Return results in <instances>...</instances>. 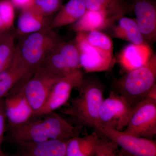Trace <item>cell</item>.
Instances as JSON below:
<instances>
[{"label": "cell", "mask_w": 156, "mask_h": 156, "mask_svg": "<svg viewBox=\"0 0 156 156\" xmlns=\"http://www.w3.org/2000/svg\"><path fill=\"white\" fill-rule=\"evenodd\" d=\"M145 98L156 100V84H155L151 88Z\"/></svg>", "instance_id": "cell-30"}, {"label": "cell", "mask_w": 156, "mask_h": 156, "mask_svg": "<svg viewBox=\"0 0 156 156\" xmlns=\"http://www.w3.org/2000/svg\"><path fill=\"white\" fill-rule=\"evenodd\" d=\"M14 7L22 9H25L34 0H10Z\"/></svg>", "instance_id": "cell-29"}, {"label": "cell", "mask_w": 156, "mask_h": 156, "mask_svg": "<svg viewBox=\"0 0 156 156\" xmlns=\"http://www.w3.org/2000/svg\"><path fill=\"white\" fill-rule=\"evenodd\" d=\"M60 78L39 66L23 85L24 95L34 112V118L43 109L52 87Z\"/></svg>", "instance_id": "cell-7"}, {"label": "cell", "mask_w": 156, "mask_h": 156, "mask_svg": "<svg viewBox=\"0 0 156 156\" xmlns=\"http://www.w3.org/2000/svg\"><path fill=\"white\" fill-rule=\"evenodd\" d=\"M5 32L6 31H4V30H3L2 26V23H1V21H0V34L3 33Z\"/></svg>", "instance_id": "cell-31"}, {"label": "cell", "mask_w": 156, "mask_h": 156, "mask_svg": "<svg viewBox=\"0 0 156 156\" xmlns=\"http://www.w3.org/2000/svg\"><path fill=\"white\" fill-rule=\"evenodd\" d=\"M14 6L10 0L0 1V21L5 31L14 29Z\"/></svg>", "instance_id": "cell-27"}, {"label": "cell", "mask_w": 156, "mask_h": 156, "mask_svg": "<svg viewBox=\"0 0 156 156\" xmlns=\"http://www.w3.org/2000/svg\"><path fill=\"white\" fill-rule=\"evenodd\" d=\"M154 54L152 49L147 43L130 44L121 51L118 61L126 71H130L145 65Z\"/></svg>", "instance_id": "cell-14"}, {"label": "cell", "mask_w": 156, "mask_h": 156, "mask_svg": "<svg viewBox=\"0 0 156 156\" xmlns=\"http://www.w3.org/2000/svg\"><path fill=\"white\" fill-rule=\"evenodd\" d=\"M0 1H1V0H0Z\"/></svg>", "instance_id": "cell-34"}, {"label": "cell", "mask_w": 156, "mask_h": 156, "mask_svg": "<svg viewBox=\"0 0 156 156\" xmlns=\"http://www.w3.org/2000/svg\"><path fill=\"white\" fill-rule=\"evenodd\" d=\"M156 55L154 54L145 65L127 72L115 80L113 86L116 93L124 97L132 107L141 101L156 84Z\"/></svg>", "instance_id": "cell-4"}, {"label": "cell", "mask_w": 156, "mask_h": 156, "mask_svg": "<svg viewBox=\"0 0 156 156\" xmlns=\"http://www.w3.org/2000/svg\"><path fill=\"white\" fill-rule=\"evenodd\" d=\"M85 0H69L59 9L53 19L49 28L51 30L74 23L87 11Z\"/></svg>", "instance_id": "cell-18"}, {"label": "cell", "mask_w": 156, "mask_h": 156, "mask_svg": "<svg viewBox=\"0 0 156 156\" xmlns=\"http://www.w3.org/2000/svg\"><path fill=\"white\" fill-rule=\"evenodd\" d=\"M25 82L17 85L3 98L6 119L11 128L22 126L34 118L33 109L23 90Z\"/></svg>", "instance_id": "cell-10"}, {"label": "cell", "mask_w": 156, "mask_h": 156, "mask_svg": "<svg viewBox=\"0 0 156 156\" xmlns=\"http://www.w3.org/2000/svg\"><path fill=\"white\" fill-rule=\"evenodd\" d=\"M51 21L47 16L38 15L27 9H22L17 22L16 30L17 37L49 28Z\"/></svg>", "instance_id": "cell-21"}, {"label": "cell", "mask_w": 156, "mask_h": 156, "mask_svg": "<svg viewBox=\"0 0 156 156\" xmlns=\"http://www.w3.org/2000/svg\"><path fill=\"white\" fill-rule=\"evenodd\" d=\"M77 127L55 112L36 117L24 125L11 128L9 139L14 143L68 140L79 136Z\"/></svg>", "instance_id": "cell-1"}, {"label": "cell", "mask_w": 156, "mask_h": 156, "mask_svg": "<svg viewBox=\"0 0 156 156\" xmlns=\"http://www.w3.org/2000/svg\"><path fill=\"white\" fill-rule=\"evenodd\" d=\"M94 156H131L122 150L115 143L98 133Z\"/></svg>", "instance_id": "cell-25"}, {"label": "cell", "mask_w": 156, "mask_h": 156, "mask_svg": "<svg viewBox=\"0 0 156 156\" xmlns=\"http://www.w3.org/2000/svg\"><path fill=\"white\" fill-rule=\"evenodd\" d=\"M112 37L130 44H141L146 43L135 19L125 17H120L107 28Z\"/></svg>", "instance_id": "cell-17"}, {"label": "cell", "mask_w": 156, "mask_h": 156, "mask_svg": "<svg viewBox=\"0 0 156 156\" xmlns=\"http://www.w3.org/2000/svg\"><path fill=\"white\" fill-rule=\"evenodd\" d=\"M75 41L80 52L81 68L87 73L108 71L112 68L114 57L107 56L89 44L81 33H77Z\"/></svg>", "instance_id": "cell-12"}, {"label": "cell", "mask_w": 156, "mask_h": 156, "mask_svg": "<svg viewBox=\"0 0 156 156\" xmlns=\"http://www.w3.org/2000/svg\"><path fill=\"white\" fill-rule=\"evenodd\" d=\"M124 131L134 136L152 139L156 134V100L145 98L132 107Z\"/></svg>", "instance_id": "cell-8"}, {"label": "cell", "mask_w": 156, "mask_h": 156, "mask_svg": "<svg viewBox=\"0 0 156 156\" xmlns=\"http://www.w3.org/2000/svg\"><path fill=\"white\" fill-rule=\"evenodd\" d=\"M17 37L14 29L0 34V73L9 67L14 60Z\"/></svg>", "instance_id": "cell-23"}, {"label": "cell", "mask_w": 156, "mask_h": 156, "mask_svg": "<svg viewBox=\"0 0 156 156\" xmlns=\"http://www.w3.org/2000/svg\"><path fill=\"white\" fill-rule=\"evenodd\" d=\"M40 66L59 77L81 70L80 52L75 40L60 42Z\"/></svg>", "instance_id": "cell-5"}, {"label": "cell", "mask_w": 156, "mask_h": 156, "mask_svg": "<svg viewBox=\"0 0 156 156\" xmlns=\"http://www.w3.org/2000/svg\"><path fill=\"white\" fill-rule=\"evenodd\" d=\"M119 18H109L100 11L87 10L83 17L75 23L73 29L77 33L105 30Z\"/></svg>", "instance_id": "cell-19"}, {"label": "cell", "mask_w": 156, "mask_h": 156, "mask_svg": "<svg viewBox=\"0 0 156 156\" xmlns=\"http://www.w3.org/2000/svg\"><path fill=\"white\" fill-rule=\"evenodd\" d=\"M98 133L113 141L131 156H156V142L153 139L139 137L125 131L108 128L100 129Z\"/></svg>", "instance_id": "cell-9"}, {"label": "cell", "mask_w": 156, "mask_h": 156, "mask_svg": "<svg viewBox=\"0 0 156 156\" xmlns=\"http://www.w3.org/2000/svg\"><path fill=\"white\" fill-rule=\"evenodd\" d=\"M6 119L3 98L0 99V148L4 138Z\"/></svg>", "instance_id": "cell-28"}, {"label": "cell", "mask_w": 156, "mask_h": 156, "mask_svg": "<svg viewBox=\"0 0 156 156\" xmlns=\"http://www.w3.org/2000/svg\"><path fill=\"white\" fill-rule=\"evenodd\" d=\"M61 4L62 0H34L24 9L38 15L48 17L60 9Z\"/></svg>", "instance_id": "cell-26"}, {"label": "cell", "mask_w": 156, "mask_h": 156, "mask_svg": "<svg viewBox=\"0 0 156 156\" xmlns=\"http://www.w3.org/2000/svg\"><path fill=\"white\" fill-rule=\"evenodd\" d=\"M77 89L79 92L77 96L61 112L75 118L84 126L95 128L98 132L100 128L98 115L104 99L103 87L95 80L83 79Z\"/></svg>", "instance_id": "cell-2"}, {"label": "cell", "mask_w": 156, "mask_h": 156, "mask_svg": "<svg viewBox=\"0 0 156 156\" xmlns=\"http://www.w3.org/2000/svg\"><path fill=\"white\" fill-rule=\"evenodd\" d=\"M83 79L81 70L59 78L53 85L44 106L37 116L55 112L64 106L69 100L73 89H77Z\"/></svg>", "instance_id": "cell-11"}, {"label": "cell", "mask_w": 156, "mask_h": 156, "mask_svg": "<svg viewBox=\"0 0 156 156\" xmlns=\"http://www.w3.org/2000/svg\"><path fill=\"white\" fill-rule=\"evenodd\" d=\"M83 34L85 40L107 56L113 57V43L111 38L101 31L94 30Z\"/></svg>", "instance_id": "cell-24"}, {"label": "cell", "mask_w": 156, "mask_h": 156, "mask_svg": "<svg viewBox=\"0 0 156 156\" xmlns=\"http://www.w3.org/2000/svg\"><path fill=\"white\" fill-rule=\"evenodd\" d=\"M68 140H52L38 143H16L20 155L23 156H66Z\"/></svg>", "instance_id": "cell-15"}, {"label": "cell", "mask_w": 156, "mask_h": 156, "mask_svg": "<svg viewBox=\"0 0 156 156\" xmlns=\"http://www.w3.org/2000/svg\"><path fill=\"white\" fill-rule=\"evenodd\" d=\"M136 22L146 43L156 41V6L153 0H134L131 5Z\"/></svg>", "instance_id": "cell-13"}, {"label": "cell", "mask_w": 156, "mask_h": 156, "mask_svg": "<svg viewBox=\"0 0 156 156\" xmlns=\"http://www.w3.org/2000/svg\"><path fill=\"white\" fill-rule=\"evenodd\" d=\"M98 137L97 132L70 138L66 146V156H94Z\"/></svg>", "instance_id": "cell-22"}, {"label": "cell", "mask_w": 156, "mask_h": 156, "mask_svg": "<svg viewBox=\"0 0 156 156\" xmlns=\"http://www.w3.org/2000/svg\"><path fill=\"white\" fill-rule=\"evenodd\" d=\"M21 156V155H12V156Z\"/></svg>", "instance_id": "cell-33"}, {"label": "cell", "mask_w": 156, "mask_h": 156, "mask_svg": "<svg viewBox=\"0 0 156 156\" xmlns=\"http://www.w3.org/2000/svg\"><path fill=\"white\" fill-rule=\"evenodd\" d=\"M18 37L15 56L32 73L41 65L56 45L64 41L49 28Z\"/></svg>", "instance_id": "cell-3"}, {"label": "cell", "mask_w": 156, "mask_h": 156, "mask_svg": "<svg viewBox=\"0 0 156 156\" xmlns=\"http://www.w3.org/2000/svg\"><path fill=\"white\" fill-rule=\"evenodd\" d=\"M0 156H8L3 152L1 149V148H0Z\"/></svg>", "instance_id": "cell-32"}, {"label": "cell", "mask_w": 156, "mask_h": 156, "mask_svg": "<svg viewBox=\"0 0 156 156\" xmlns=\"http://www.w3.org/2000/svg\"><path fill=\"white\" fill-rule=\"evenodd\" d=\"M132 109L124 97L114 91L111 92L101 106L98 115L100 128L98 132L103 128L122 131L128 125Z\"/></svg>", "instance_id": "cell-6"}, {"label": "cell", "mask_w": 156, "mask_h": 156, "mask_svg": "<svg viewBox=\"0 0 156 156\" xmlns=\"http://www.w3.org/2000/svg\"><path fill=\"white\" fill-rule=\"evenodd\" d=\"M33 74L14 56L9 67L0 73V99L4 98L17 85L27 80Z\"/></svg>", "instance_id": "cell-16"}, {"label": "cell", "mask_w": 156, "mask_h": 156, "mask_svg": "<svg viewBox=\"0 0 156 156\" xmlns=\"http://www.w3.org/2000/svg\"><path fill=\"white\" fill-rule=\"evenodd\" d=\"M87 10L100 11L109 18H120L131 14V5L124 0H85Z\"/></svg>", "instance_id": "cell-20"}]
</instances>
